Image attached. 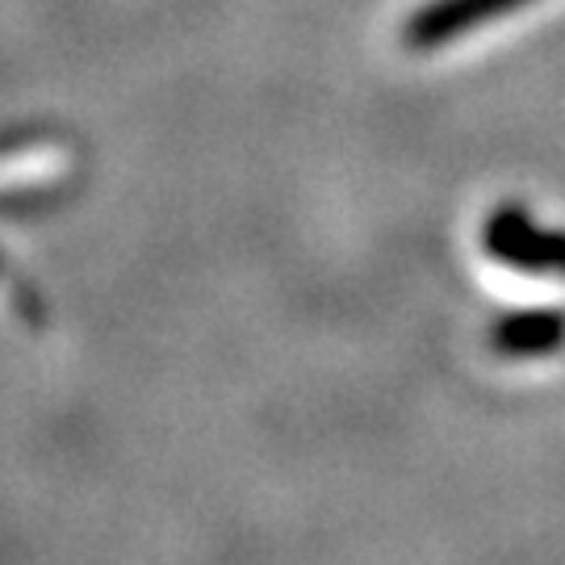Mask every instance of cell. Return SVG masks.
Masks as SVG:
<instances>
[{
  "label": "cell",
  "mask_w": 565,
  "mask_h": 565,
  "mask_svg": "<svg viewBox=\"0 0 565 565\" xmlns=\"http://www.w3.org/2000/svg\"><path fill=\"white\" fill-rule=\"evenodd\" d=\"M486 247H490V256H499L511 268H524V273H565V239L541 235L520 210H503L490 218Z\"/></svg>",
  "instance_id": "1"
},
{
  "label": "cell",
  "mask_w": 565,
  "mask_h": 565,
  "mask_svg": "<svg viewBox=\"0 0 565 565\" xmlns=\"http://www.w3.org/2000/svg\"><path fill=\"white\" fill-rule=\"evenodd\" d=\"M490 343L499 356L511 361H532V356H548L565 343V319L557 310H524V315H507L494 323Z\"/></svg>",
  "instance_id": "2"
}]
</instances>
